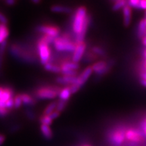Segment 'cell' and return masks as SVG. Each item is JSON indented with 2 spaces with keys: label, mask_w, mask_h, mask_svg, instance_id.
<instances>
[{
  "label": "cell",
  "mask_w": 146,
  "mask_h": 146,
  "mask_svg": "<svg viewBox=\"0 0 146 146\" xmlns=\"http://www.w3.org/2000/svg\"><path fill=\"white\" fill-rule=\"evenodd\" d=\"M125 139V133L123 130L114 131L110 137V141L113 145L118 146L121 145Z\"/></svg>",
  "instance_id": "52a82bcc"
},
{
  "label": "cell",
  "mask_w": 146,
  "mask_h": 146,
  "mask_svg": "<svg viewBox=\"0 0 146 146\" xmlns=\"http://www.w3.org/2000/svg\"><path fill=\"white\" fill-rule=\"evenodd\" d=\"M23 105V102L21 98V95L18 94L14 98V107L15 108H19Z\"/></svg>",
  "instance_id": "4316f807"
},
{
  "label": "cell",
  "mask_w": 146,
  "mask_h": 146,
  "mask_svg": "<svg viewBox=\"0 0 146 146\" xmlns=\"http://www.w3.org/2000/svg\"><path fill=\"white\" fill-rule=\"evenodd\" d=\"M126 3H127V1H124V0H119V1H116V2L114 3V4L113 5L112 10L114 11L119 10V9L123 8V7L126 5Z\"/></svg>",
  "instance_id": "484cf974"
},
{
  "label": "cell",
  "mask_w": 146,
  "mask_h": 146,
  "mask_svg": "<svg viewBox=\"0 0 146 146\" xmlns=\"http://www.w3.org/2000/svg\"><path fill=\"white\" fill-rule=\"evenodd\" d=\"M143 128L144 131H145V135H146V121L145 122V123H143Z\"/></svg>",
  "instance_id": "74e56055"
},
{
  "label": "cell",
  "mask_w": 146,
  "mask_h": 146,
  "mask_svg": "<svg viewBox=\"0 0 146 146\" xmlns=\"http://www.w3.org/2000/svg\"><path fill=\"white\" fill-rule=\"evenodd\" d=\"M84 146H91V145H84Z\"/></svg>",
  "instance_id": "ee69618b"
},
{
  "label": "cell",
  "mask_w": 146,
  "mask_h": 146,
  "mask_svg": "<svg viewBox=\"0 0 146 146\" xmlns=\"http://www.w3.org/2000/svg\"><path fill=\"white\" fill-rule=\"evenodd\" d=\"M139 9H142V10H146V0H141V1H139Z\"/></svg>",
  "instance_id": "4dcf8cb0"
},
{
  "label": "cell",
  "mask_w": 146,
  "mask_h": 146,
  "mask_svg": "<svg viewBox=\"0 0 146 146\" xmlns=\"http://www.w3.org/2000/svg\"><path fill=\"white\" fill-rule=\"evenodd\" d=\"M66 104V102L62 101V100H60V101L58 102V103L56 104V111H58V112H59L62 111L65 108Z\"/></svg>",
  "instance_id": "83f0119b"
},
{
  "label": "cell",
  "mask_w": 146,
  "mask_h": 146,
  "mask_svg": "<svg viewBox=\"0 0 146 146\" xmlns=\"http://www.w3.org/2000/svg\"><path fill=\"white\" fill-rule=\"evenodd\" d=\"M52 12L57 13H70L72 9L68 7L62 6V5H54L51 8Z\"/></svg>",
  "instance_id": "ac0fdd59"
},
{
  "label": "cell",
  "mask_w": 146,
  "mask_h": 146,
  "mask_svg": "<svg viewBox=\"0 0 146 146\" xmlns=\"http://www.w3.org/2000/svg\"><path fill=\"white\" fill-rule=\"evenodd\" d=\"M76 81V76H63L61 77H58L56 78V81L60 84H64V85H68V84L75 83Z\"/></svg>",
  "instance_id": "9a60e30c"
},
{
  "label": "cell",
  "mask_w": 146,
  "mask_h": 146,
  "mask_svg": "<svg viewBox=\"0 0 146 146\" xmlns=\"http://www.w3.org/2000/svg\"><path fill=\"white\" fill-rule=\"evenodd\" d=\"M53 43L55 48L60 52H74L76 45L71 41L70 38L65 35L56 38Z\"/></svg>",
  "instance_id": "6da1fadb"
},
{
  "label": "cell",
  "mask_w": 146,
  "mask_h": 146,
  "mask_svg": "<svg viewBox=\"0 0 146 146\" xmlns=\"http://www.w3.org/2000/svg\"><path fill=\"white\" fill-rule=\"evenodd\" d=\"M89 18L87 17L86 21H85V24H84V26L82 29L81 31L79 33L78 35H76V44L77 43H80L83 42L84 39H85V35H86L87 33V27L89 26Z\"/></svg>",
  "instance_id": "4fadbf2b"
},
{
  "label": "cell",
  "mask_w": 146,
  "mask_h": 146,
  "mask_svg": "<svg viewBox=\"0 0 146 146\" xmlns=\"http://www.w3.org/2000/svg\"><path fill=\"white\" fill-rule=\"evenodd\" d=\"M80 66L78 63H74V62H66L62 66L61 68V71L65 70H77L78 68H79Z\"/></svg>",
  "instance_id": "e0dca14e"
},
{
  "label": "cell",
  "mask_w": 146,
  "mask_h": 146,
  "mask_svg": "<svg viewBox=\"0 0 146 146\" xmlns=\"http://www.w3.org/2000/svg\"><path fill=\"white\" fill-rule=\"evenodd\" d=\"M143 21H144V23H145V25H146V18H145L143 19Z\"/></svg>",
  "instance_id": "60d3db41"
},
{
  "label": "cell",
  "mask_w": 146,
  "mask_h": 146,
  "mask_svg": "<svg viewBox=\"0 0 146 146\" xmlns=\"http://www.w3.org/2000/svg\"><path fill=\"white\" fill-rule=\"evenodd\" d=\"M87 17V10L85 7L82 6L77 9L73 21V31L76 35L81 31Z\"/></svg>",
  "instance_id": "7a4b0ae2"
},
{
  "label": "cell",
  "mask_w": 146,
  "mask_h": 146,
  "mask_svg": "<svg viewBox=\"0 0 146 146\" xmlns=\"http://www.w3.org/2000/svg\"><path fill=\"white\" fill-rule=\"evenodd\" d=\"M21 95V98L22 100L23 104L25 106H32L34 104V100L30 95L27 94H23Z\"/></svg>",
  "instance_id": "ffe728a7"
},
{
  "label": "cell",
  "mask_w": 146,
  "mask_h": 146,
  "mask_svg": "<svg viewBox=\"0 0 146 146\" xmlns=\"http://www.w3.org/2000/svg\"><path fill=\"white\" fill-rule=\"evenodd\" d=\"M7 22H8V21H7L6 17L3 14L0 13V23L6 24Z\"/></svg>",
  "instance_id": "d6a6232c"
},
{
  "label": "cell",
  "mask_w": 146,
  "mask_h": 146,
  "mask_svg": "<svg viewBox=\"0 0 146 146\" xmlns=\"http://www.w3.org/2000/svg\"><path fill=\"white\" fill-rule=\"evenodd\" d=\"M140 83L143 86H144L145 87H146V80H144V79H141L140 80Z\"/></svg>",
  "instance_id": "8d00e7d4"
},
{
  "label": "cell",
  "mask_w": 146,
  "mask_h": 146,
  "mask_svg": "<svg viewBox=\"0 0 146 146\" xmlns=\"http://www.w3.org/2000/svg\"><path fill=\"white\" fill-rule=\"evenodd\" d=\"M123 18H124V25L125 26L128 27L130 25L131 21V8L126 4L123 7Z\"/></svg>",
  "instance_id": "7c38bea8"
},
{
  "label": "cell",
  "mask_w": 146,
  "mask_h": 146,
  "mask_svg": "<svg viewBox=\"0 0 146 146\" xmlns=\"http://www.w3.org/2000/svg\"><path fill=\"white\" fill-rule=\"evenodd\" d=\"M44 68L46 70L50 71V72H52L54 73H59L61 72V69L59 66L56 65H54L50 62L47 63L46 64L44 65Z\"/></svg>",
  "instance_id": "7402d4cb"
},
{
  "label": "cell",
  "mask_w": 146,
  "mask_h": 146,
  "mask_svg": "<svg viewBox=\"0 0 146 146\" xmlns=\"http://www.w3.org/2000/svg\"><path fill=\"white\" fill-rule=\"evenodd\" d=\"M38 31L45 34V35L52 36L56 39L60 33V30L57 27L47 26V25H42L38 27Z\"/></svg>",
  "instance_id": "8992f818"
},
{
  "label": "cell",
  "mask_w": 146,
  "mask_h": 146,
  "mask_svg": "<svg viewBox=\"0 0 146 146\" xmlns=\"http://www.w3.org/2000/svg\"><path fill=\"white\" fill-rule=\"evenodd\" d=\"M6 3H8L10 5H12L15 3V1H14V0H9V1H6Z\"/></svg>",
  "instance_id": "d590c367"
},
{
  "label": "cell",
  "mask_w": 146,
  "mask_h": 146,
  "mask_svg": "<svg viewBox=\"0 0 146 146\" xmlns=\"http://www.w3.org/2000/svg\"><path fill=\"white\" fill-rule=\"evenodd\" d=\"M60 90L56 88L50 87H43L38 89L36 94L37 98L40 99H52L56 98L59 94Z\"/></svg>",
  "instance_id": "5b68a950"
},
{
  "label": "cell",
  "mask_w": 146,
  "mask_h": 146,
  "mask_svg": "<svg viewBox=\"0 0 146 146\" xmlns=\"http://www.w3.org/2000/svg\"><path fill=\"white\" fill-rule=\"evenodd\" d=\"M9 34H10V32H9V29L6 25L0 23V45L3 43V42L6 41Z\"/></svg>",
  "instance_id": "5bb4252c"
},
{
  "label": "cell",
  "mask_w": 146,
  "mask_h": 146,
  "mask_svg": "<svg viewBox=\"0 0 146 146\" xmlns=\"http://www.w3.org/2000/svg\"><path fill=\"white\" fill-rule=\"evenodd\" d=\"M60 112H58V111H54V112H53L52 114L49 115V116H50V117L52 118V120H54L55 118H58V116H60Z\"/></svg>",
  "instance_id": "1f68e13d"
},
{
  "label": "cell",
  "mask_w": 146,
  "mask_h": 146,
  "mask_svg": "<svg viewBox=\"0 0 146 146\" xmlns=\"http://www.w3.org/2000/svg\"><path fill=\"white\" fill-rule=\"evenodd\" d=\"M6 41H5L0 45V68H1V65H2L3 56H4L5 47H6Z\"/></svg>",
  "instance_id": "cb8c5ba5"
},
{
  "label": "cell",
  "mask_w": 146,
  "mask_h": 146,
  "mask_svg": "<svg viewBox=\"0 0 146 146\" xmlns=\"http://www.w3.org/2000/svg\"><path fill=\"white\" fill-rule=\"evenodd\" d=\"M91 68H92L93 71H94L95 72L100 74V75L106 73L109 69L108 65L105 62H99L94 64L91 66Z\"/></svg>",
  "instance_id": "8fae6325"
},
{
  "label": "cell",
  "mask_w": 146,
  "mask_h": 146,
  "mask_svg": "<svg viewBox=\"0 0 146 146\" xmlns=\"http://www.w3.org/2000/svg\"><path fill=\"white\" fill-rule=\"evenodd\" d=\"M140 76H141L142 79L146 80V72H141V74H140Z\"/></svg>",
  "instance_id": "e575fe53"
},
{
  "label": "cell",
  "mask_w": 146,
  "mask_h": 146,
  "mask_svg": "<svg viewBox=\"0 0 146 146\" xmlns=\"http://www.w3.org/2000/svg\"><path fill=\"white\" fill-rule=\"evenodd\" d=\"M71 94H72V93H71L70 87H65L64 89H62L59 92V94L58 95H59L60 100L66 102L70 98Z\"/></svg>",
  "instance_id": "2e32d148"
},
{
  "label": "cell",
  "mask_w": 146,
  "mask_h": 146,
  "mask_svg": "<svg viewBox=\"0 0 146 146\" xmlns=\"http://www.w3.org/2000/svg\"><path fill=\"white\" fill-rule=\"evenodd\" d=\"M85 48H86V45L84 43V41L76 45L75 50L74 51V54L72 56V62L78 63L81 60L85 53Z\"/></svg>",
  "instance_id": "ba28073f"
},
{
  "label": "cell",
  "mask_w": 146,
  "mask_h": 146,
  "mask_svg": "<svg viewBox=\"0 0 146 146\" xmlns=\"http://www.w3.org/2000/svg\"><path fill=\"white\" fill-rule=\"evenodd\" d=\"M5 137L3 135H0V145H1V144H3V142L5 141Z\"/></svg>",
  "instance_id": "836d02e7"
},
{
  "label": "cell",
  "mask_w": 146,
  "mask_h": 146,
  "mask_svg": "<svg viewBox=\"0 0 146 146\" xmlns=\"http://www.w3.org/2000/svg\"><path fill=\"white\" fill-rule=\"evenodd\" d=\"M34 3H39V1H33Z\"/></svg>",
  "instance_id": "b9f144b4"
},
{
  "label": "cell",
  "mask_w": 146,
  "mask_h": 146,
  "mask_svg": "<svg viewBox=\"0 0 146 146\" xmlns=\"http://www.w3.org/2000/svg\"><path fill=\"white\" fill-rule=\"evenodd\" d=\"M143 55H144V57H145V64H146V49H145V50H144V51H143Z\"/></svg>",
  "instance_id": "ab89813d"
},
{
  "label": "cell",
  "mask_w": 146,
  "mask_h": 146,
  "mask_svg": "<svg viewBox=\"0 0 146 146\" xmlns=\"http://www.w3.org/2000/svg\"><path fill=\"white\" fill-rule=\"evenodd\" d=\"M125 138L133 142H139L142 140V135L140 131L135 129H129L126 132Z\"/></svg>",
  "instance_id": "30bf717a"
},
{
  "label": "cell",
  "mask_w": 146,
  "mask_h": 146,
  "mask_svg": "<svg viewBox=\"0 0 146 146\" xmlns=\"http://www.w3.org/2000/svg\"><path fill=\"white\" fill-rule=\"evenodd\" d=\"M64 74V76H76L77 74V71L72 70H65L61 71Z\"/></svg>",
  "instance_id": "f1b7e54d"
},
{
  "label": "cell",
  "mask_w": 146,
  "mask_h": 146,
  "mask_svg": "<svg viewBox=\"0 0 146 146\" xmlns=\"http://www.w3.org/2000/svg\"><path fill=\"white\" fill-rule=\"evenodd\" d=\"M144 15H145V18H146V10L145 11V14H144Z\"/></svg>",
  "instance_id": "7bdbcfd3"
},
{
  "label": "cell",
  "mask_w": 146,
  "mask_h": 146,
  "mask_svg": "<svg viewBox=\"0 0 146 146\" xmlns=\"http://www.w3.org/2000/svg\"><path fill=\"white\" fill-rule=\"evenodd\" d=\"M41 131L43 134V135L47 139H50L53 137L52 131L51 130L50 127L47 125H41Z\"/></svg>",
  "instance_id": "d6986e66"
},
{
  "label": "cell",
  "mask_w": 146,
  "mask_h": 146,
  "mask_svg": "<svg viewBox=\"0 0 146 146\" xmlns=\"http://www.w3.org/2000/svg\"><path fill=\"white\" fill-rule=\"evenodd\" d=\"M93 52L96 53V54L100 55V56H104L105 54V52L104 51L103 49H102L100 47H94L92 49Z\"/></svg>",
  "instance_id": "f546056e"
},
{
  "label": "cell",
  "mask_w": 146,
  "mask_h": 146,
  "mask_svg": "<svg viewBox=\"0 0 146 146\" xmlns=\"http://www.w3.org/2000/svg\"><path fill=\"white\" fill-rule=\"evenodd\" d=\"M56 104L57 103H56V102H52V103L50 104L47 106L46 108H45L44 110V114L50 115V114H52V113L54 111V110L56 109Z\"/></svg>",
  "instance_id": "603a6c76"
},
{
  "label": "cell",
  "mask_w": 146,
  "mask_h": 146,
  "mask_svg": "<svg viewBox=\"0 0 146 146\" xmlns=\"http://www.w3.org/2000/svg\"><path fill=\"white\" fill-rule=\"evenodd\" d=\"M52 119L50 117L49 115H44L40 118V121H41V125H45L50 126L52 123Z\"/></svg>",
  "instance_id": "d4e9b609"
},
{
  "label": "cell",
  "mask_w": 146,
  "mask_h": 146,
  "mask_svg": "<svg viewBox=\"0 0 146 146\" xmlns=\"http://www.w3.org/2000/svg\"><path fill=\"white\" fill-rule=\"evenodd\" d=\"M14 98V91L8 87H0V102L5 103Z\"/></svg>",
  "instance_id": "9c48e42d"
},
{
  "label": "cell",
  "mask_w": 146,
  "mask_h": 146,
  "mask_svg": "<svg viewBox=\"0 0 146 146\" xmlns=\"http://www.w3.org/2000/svg\"><path fill=\"white\" fill-rule=\"evenodd\" d=\"M38 54H39V59L42 64L45 65L49 62L50 59V50L49 45L41 39L38 42L37 44Z\"/></svg>",
  "instance_id": "277c9868"
},
{
  "label": "cell",
  "mask_w": 146,
  "mask_h": 146,
  "mask_svg": "<svg viewBox=\"0 0 146 146\" xmlns=\"http://www.w3.org/2000/svg\"><path fill=\"white\" fill-rule=\"evenodd\" d=\"M138 36L139 38H143L146 36V25L143 19L140 21L138 25Z\"/></svg>",
  "instance_id": "44dd1931"
},
{
  "label": "cell",
  "mask_w": 146,
  "mask_h": 146,
  "mask_svg": "<svg viewBox=\"0 0 146 146\" xmlns=\"http://www.w3.org/2000/svg\"><path fill=\"white\" fill-rule=\"evenodd\" d=\"M143 43L146 46V36L143 38Z\"/></svg>",
  "instance_id": "f35d334b"
},
{
  "label": "cell",
  "mask_w": 146,
  "mask_h": 146,
  "mask_svg": "<svg viewBox=\"0 0 146 146\" xmlns=\"http://www.w3.org/2000/svg\"><path fill=\"white\" fill-rule=\"evenodd\" d=\"M93 70L91 66H89L86 68L83 71V72L81 73V74L78 77H76V81L75 83L71 85L70 87L71 93L72 94H74V93L77 92L79 90V89L83 86L84 84L85 83V82L87 81V80L89 78V76H91V74H92Z\"/></svg>",
  "instance_id": "3957f363"
}]
</instances>
